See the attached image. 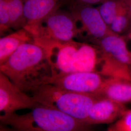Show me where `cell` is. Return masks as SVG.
<instances>
[{"label": "cell", "instance_id": "obj_1", "mask_svg": "<svg viewBox=\"0 0 131 131\" xmlns=\"http://www.w3.org/2000/svg\"><path fill=\"white\" fill-rule=\"evenodd\" d=\"M0 72L26 93L49 84L54 75L46 49L35 41L19 47L0 65Z\"/></svg>", "mask_w": 131, "mask_h": 131}, {"label": "cell", "instance_id": "obj_2", "mask_svg": "<svg viewBox=\"0 0 131 131\" xmlns=\"http://www.w3.org/2000/svg\"><path fill=\"white\" fill-rule=\"evenodd\" d=\"M0 122L21 131H92L84 122L39 103L25 114H3Z\"/></svg>", "mask_w": 131, "mask_h": 131}, {"label": "cell", "instance_id": "obj_3", "mask_svg": "<svg viewBox=\"0 0 131 131\" xmlns=\"http://www.w3.org/2000/svg\"><path fill=\"white\" fill-rule=\"evenodd\" d=\"M42 46L47 51L53 76L74 72L96 71L98 63L97 52L89 45L73 40Z\"/></svg>", "mask_w": 131, "mask_h": 131}, {"label": "cell", "instance_id": "obj_4", "mask_svg": "<svg viewBox=\"0 0 131 131\" xmlns=\"http://www.w3.org/2000/svg\"><path fill=\"white\" fill-rule=\"evenodd\" d=\"M37 103L60 111L84 122L97 97L93 95L78 93L48 84L31 93Z\"/></svg>", "mask_w": 131, "mask_h": 131}, {"label": "cell", "instance_id": "obj_5", "mask_svg": "<svg viewBox=\"0 0 131 131\" xmlns=\"http://www.w3.org/2000/svg\"><path fill=\"white\" fill-rule=\"evenodd\" d=\"M126 41L121 36L112 34L94 42L103 61L100 73L109 77L131 80V51Z\"/></svg>", "mask_w": 131, "mask_h": 131}, {"label": "cell", "instance_id": "obj_6", "mask_svg": "<svg viewBox=\"0 0 131 131\" xmlns=\"http://www.w3.org/2000/svg\"><path fill=\"white\" fill-rule=\"evenodd\" d=\"M25 29L32 35L34 41L41 46L68 42L78 37V29L72 15L59 9L35 25Z\"/></svg>", "mask_w": 131, "mask_h": 131}, {"label": "cell", "instance_id": "obj_7", "mask_svg": "<svg viewBox=\"0 0 131 131\" xmlns=\"http://www.w3.org/2000/svg\"><path fill=\"white\" fill-rule=\"evenodd\" d=\"M70 12L75 19L78 37L94 42L113 33L103 20L97 7L73 2Z\"/></svg>", "mask_w": 131, "mask_h": 131}, {"label": "cell", "instance_id": "obj_8", "mask_svg": "<svg viewBox=\"0 0 131 131\" xmlns=\"http://www.w3.org/2000/svg\"><path fill=\"white\" fill-rule=\"evenodd\" d=\"M102 75L96 71L60 73L53 76L49 84L75 93L95 96L105 79Z\"/></svg>", "mask_w": 131, "mask_h": 131}, {"label": "cell", "instance_id": "obj_9", "mask_svg": "<svg viewBox=\"0 0 131 131\" xmlns=\"http://www.w3.org/2000/svg\"><path fill=\"white\" fill-rule=\"evenodd\" d=\"M38 103L0 72V111L10 114L23 109H32Z\"/></svg>", "mask_w": 131, "mask_h": 131}, {"label": "cell", "instance_id": "obj_10", "mask_svg": "<svg viewBox=\"0 0 131 131\" xmlns=\"http://www.w3.org/2000/svg\"><path fill=\"white\" fill-rule=\"evenodd\" d=\"M97 98L84 122L90 126L97 124H112L128 109L125 104L110 99Z\"/></svg>", "mask_w": 131, "mask_h": 131}, {"label": "cell", "instance_id": "obj_11", "mask_svg": "<svg viewBox=\"0 0 131 131\" xmlns=\"http://www.w3.org/2000/svg\"><path fill=\"white\" fill-rule=\"evenodd\" d=\"M126 104L131 103V80L108 77L95 95Z\"/></svg>", "mask_w": 131, "mask_h": 131}, {"label": "cell", "instance_id": "obj_12", "mask_svg": "<svg viewBox=\"0 0 131 131\" xmlns=\"http://www.w3.org/2000/svg\"><path fill=\"white\" fill-rule=\"evenodd\" d=\"M24 10L27 20L24 28L35 25L59 9L61 0H24Z\"/></svg>", "mask_w": 131, "mask_h": 131}, {"label": "cell", "instance_id": "obj_13", "mask_svg": "<svg viewBox=\"0 0 131 131\" xmlns=\"http://www.w3.org/2000/svg\"><path fill=\"white\" fill-rule=\"evenodd\" d=\"M34 41L32 35L25 28L8 34L0 39V65L8 60L19 47L25 43Z\"/></svg>", "mask_w": 131, "mask_h": 131}, {"label": "cell", "instance_id": "obj_14", "mask_svg": "<svg viewBox=\"0 0 131 131\" xmlns=\"http://www.w3.org/2000/svg\"><path fill=\"white\" fill-rule=\"evenodd\" d=\"M11 29L24 28L27 20L24 14V0H7Z\"/></svg>", "mask_w": 131, "mask_h": 131}, {"label": "cell", "instance_id": "obj_15", "mask_svg": "<svg viewBox=\"0 0 131 131\" xmlns=\"http://www.w3.org/2000/svg\"><path fill=\"white\" fill-rule=\"evenodd\" d=\"M127 4L128 0H109L97 8L103 20L109 27L117 14L126 7Z\"/></svg>", "mask_w": 131, "mask_h": 131}, {"label": "cell", "instance_id": "obj_16", "mask_svg": "<svg viewBox=\"0 0 131 131\" xmlns=\"http://www.w3.org/2000/svg\"><path fill=\"white\" fill-rule=\"evenodd\" d=\"M131 26V20L127 6L122 10L113 20L109 27L113 33L121 36L129 33Z\"/></svg>", "mask_w": 131, "mask_h": 131}, {"label": "cell", "instance_id": "obj_17", "mask_svg": "<svg viewBox=\"0 0 131 131\" xmlns=\"http://www.w3.org/2000/svg\"><path fill=\"white\" fill-rule=\"evenodd\" d=\"M107 131H131V109H128L121 117L111 124Z\"/></svg>", "mask_w": 131, "mask_h": 131}, {"label": "cell", "instance_id": "obj_18", "mask_svg": "<svg viewBox=\"0 0 131 131\" xmlns=\"http://www.w3.org/2000/svg\"><path fill=\"white\" fill-rule=\"evenodd\" d=\"M11 29L7 0H0L1 36Z\"/></svg>", "mask_w": 131, "mask_h": 131}, {"label": "cell", "instance_id": "obj_19", "mask_svg": "<svg viewBox=\"0 0 131 131\" xmlns=\"http://www.w3.org/2000/svg\"><path fill=\"white\" fill-rule=\"evenodd\" d=\"M109 0H74L73 2L81 3L85 5H92L102 4L103 3Z\"/></svg>", "mask_w": 131, "mask_h": 131}, {"label": "cell", "instance_id": "obj_20", "mask_svg": "<svg viewBox=\"0 0 131 131\" xmlns=\"http://www.w3.org/2000/svg\"><path fill=\"white\" fill-rule=\"evenodd\" d=\"M0 131H21L14 127L3 124H0Z\"/></svg>", "mask_w": 131, "mask_h": 131}, {"label": "cell", "instance_id": "obj_21", "mask_svg": "<svg viewBox=\"0 0 131 131\" xmlns=\"http://www.w3.org/2000/svg\"><path fill=\"white\" fill-rule=\"evenodd\" d=\"M128 7L129 13L130 17V20H131V26H130V31L128 33V36L131 37V0H128Z\"/></svg>", "mask_w": 131, "mask_h": 131}, {"label": "cell", "instance_id": "obj_22", "mask_svg": "<svg viewBox=\"0 0 131 131\" xmlns=\"http://www.w3.org/2000/svg\"><path fill=\"white\" fill-rule=\"evenodd\" d=\"M130 73H131V65L130 66Z\"/></svg>", "mask_w": 131, "mask_h": 131}]
</instances>
